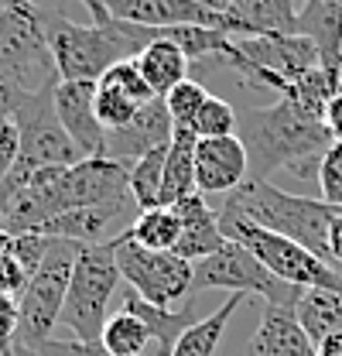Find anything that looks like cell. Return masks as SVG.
<instances>
[{
	"label": "cell",
	"mask_w": 342,
	"mask_h": 356,
	"mask_svg": "<svg viewBox=\"0 0 342 356\" xmlns=\"http://www.w3.org/2000/svg\"><path fill=\"white\" fill-rule=\"evenodd\" d=\"M236 137L247 147L250 178L267 181L270 172H295L318 178V161L332 147V134L322 117L295 106L291 99H274L270 106L243 110Z\"/></svg>",
	"instance_id": "1"
},
{
	"label": "cell",
	"mask_w": 342,
	"mask_h": 356,
	"mask_svg": "<svg viewBox=\"0 0 342 356\" xmlns=\"http://www.w3.org/2000/svg\"><path fill=\"white\" fill-rule=\"evenodd\" d=\"M137 110H140V106H137L130 96H124L117 86L96 83V117H99L103 131H120V127H127Z\"/></svg>",
	"instance_id": "31"
},
{
	"label": "cell",
	"mask_w": 342,
	"mask_h": 356,
	"mask_svg": "<svg viewBox=\"0 0 342 356\" xmlns=\"http://www.w3.org/2000/svg\"><path fill=\"white\" fill-rule=\"evenodd\" d=\"M99 83H106V86H117L124 96H130L137 106H144V103H151V99H161V96H154V89L147 86V79L140 76V69H137V62L127 58V62H117Z\"/></svg>",
	"instance_id": "32"
},
{
	"label": "cell",
	"mask_w": 342,
	"mask_h": 356,
	"mask_svg": "<svg viewBox=\"0 0 342 356\" xmlns=\"http://www.w3.org/2000/svg\"><path fill=\"white\" fill-rule=\"evenodd\" d=\"M120 281L124 277H120V267L113 257V240L79 250L72 277H69V295H65V305H62V318H58L65 329H72V339L99 343L103 325L110 318L106 312H110L113 291H117Z\"/></svg>",
	"instance_id": "6"
},
{
	"label": "cell",
	"mask_w": 342,
	"mask_h": 356,
	"mask_svg": "<svg viewBox=\"0 0 342 356\" xmlns=\"http://www.w3.org/2000/svg\"><path fill=\"white\" fill-rule=\"evenodd\" d=\"M28 281H31V274L21 267V261H17L10 250L0 254V295H14V298H21L24 288H28Z\"/></svg>",
	"instance_id": "36"
},
{
	"label": "cell",
	"mask_w": 342,
	"mask_h": 356,
	"mask_svg": "<svg viewBox=\"0 0 342 356\" xmlns=\"http://www.w3.org/2000/svg\"><path fill=\"white\" fill-rule=\"evenodd\" d=\"M301 329L308 332V339L318 346L322 339L342 332V291L329 288H304L295 305Z\"/></svg>",
	"instance_id": "24"
},
{
	"label": "cell",
	"mask_w": 342,
	"mask_h": 356,
	"mask_svg": "<svg viewBox=\"0 0 342 356\" xmlns=\"http://www.w3.org/2000/svg\"><path fill=\"white\" fill-rule=\"evenodd\" d=\"M17 325H21V305L14 295H0V353L14 356L17 350Z\"/></svg>",
	"instance_id": "35"
},
{
	"label": "cell",
	"mask_w": 342,
	"mask_h": 356,
	"mask_svg": "<svg viewBox=\"0 0 342 356\" xmlns=\"http://www.w3.org/2000/svg\"><path fill=\"white\" fill-rule=\"evenodd\" d=\"M113 257H117V267H120V277L133 288L137 298H144L158 309H171L174 302L192 298L195 264H188L174 254L137 247L127 233H120L113 240Z\"/></svg>",
	"instance_id": "9"
},
{
	"label": "cell",
	"mask_w": 342,
	"mask_h": 356,
	"mask_svg": "<svg viewBox=\"0 0 342 356\" xmlns=\"http://www.w3.org/2000/svg\"><path fill=\"white\" fill-rule=\"evenodd\" d=\"M165 151H168V147L147 151L144 158H137V161L130 165V199H133L137 213H147V209H158V206H161Z\"/></svg>",
	"instance_id": "28"
},
{
	"label": "cell",
	"mask_w": 342,
	"mask_h": 356,
	"mask_svg": "<svg viewBox=\"0 0 342 356\" xmlns=\"http://www.w3.org/2000/svg\"><path fill=\"white\" fill-rule=\"evenodd\" d=\"M329 257L342 270V209L336 213V220L329 222Z\"/></svg>",
	"instance_id": "40"
},
{
	"label": "cell",
	"mask_w": 342,
	"mask_h": 356,
	"mask_svg": "<svg viewBox=\"0 0 342 356\" xmlns=\"http://www.w3.org/2000/svg\"><path fill=\"white\" fill-rule=\"evenodd\" d=\"M133 199H117V202H99V206H79V209H69L55 220H48L38 229L42 236L51 240H72L79 247H96V243H110L117 236H110L120 222L127 220ZM137 209V206H133Z\"/></svg>",
	"instance_id": "16"
},
{
	"label": "cell",
	"mask_w": 342,
	"mask_h": 356,
	"mask_svg": "<svg viewBox=\"0 0 342 356\" xmlns=\"http://www.w3.org/2000/svg\"><path fill=\"white\" fill-rule=\"evenodd\" d=\"M219 229L226 240L247 247L260 264L267 267L274 277L295 284V288H329V291H342V270L325 264L322 257H315L311 250H304L301 243L277 236L256 222L243 220V216H229L219 213Z\"/></svg>",
	"instance_id": "7"
},
{
	"label": "cell",
	"mask_w": 342,
	"mask_h": 356,
	"mask_svg": "<svg viewBox=\"0 0 342 356\" xmlns=\"http://www.w3.org/2000/svg\"><path fill=\"white\" fill-rule=\"evenodd\" d=\"M206 99H209V89L202 86L199 79L188 76L185 83H178V86L165 96V106H168V113H171V124H174L178 131H192V124H195L199 110L206 106Z\"/></svg>",
	"instance_id": "29"
},
{
	"label": "cell",
	"mask_w": 342,
	"mask_h": 356,
	"mask_svg": "<svg viewBox=\"0 0 342 356\" xmlns=\"http://www.w3.org/2000/svg\"><path fill=\"white\" fill-rule=\"evenodd\" d=\"M247 298H250V295L233 291L213 315H206V318H199L192 329H185V336L174 343L171 356H213L215 346H219V339H222V332H226V325H229V318L236 315V309H240Z\"/></svg>",
	"instance_id": "25"
},
{
	"label": "cell",
	"mask_w": 342,
	"mask_h": 356,
	"mask_svg": "<svg viewBox=\"0 0 342 356\" xmlns=\"http://www.w3.org/2000/svg\"><path fill=\"white\" fill-rule=\"evenodd\" d=\"M124 309L144 322V329L151 336V350H147L151 356H171L174 343L185 336V329L195 325V305H192V298H188L185 312H174V309H158V305H151V302H144L137 295H127Z\"/></svg>",
	"instance_id": "21"
},
{
	"label": "cell",
	"mask_w": 342,
	"mask_h": 356,
	"mask_svg": "<svg viewBox=\"0 0 342 356\" xmlns=\"http://www.w3.org/2000/svg\"><path fill=\"white\" fill-rule=\"evenodd\" d=\"M247 356H318V346L308 339L295 312L263 302L260 322L247 343Z\"/></svg>",
	"instance_id": "18"
},
{
	"label": "cell",
	"mask_w": 342,
	"mask_h": 356,
	"mask_svg": "<svg viewBox=\"0 0 342 356\" xmlns=\"http://www.w3.org/2000/svg\"><path fill=\"white\" fill-rule=\"evenodd\" d=\"M233 44L247 62H254L263 72H274L288 83H295L298 76L322 65L318 48L304 35H256V38H233Z\"/></svg>",
	"instance_id": "14"
},
{
	"label": "cell",
	"mask_w": 342,
	"mask_h": 356,
	"mask_svg": "<svg viewBox=\"0 0 342 356\" xmlns=\"http://www.w3.org/2000/svg\"><path fill=\"white\" fill-rule=\"evenodd\" d=\"M10 243H14V236L0 226V254H7V250H10Z\"/></svg>",
	"instance_id": "44"
},
{
	"label": "cell",
	"mask_w": 342,
	"mask_h": 356,
	"mask_svg": "<svg viewBox=\"0 0 342 356\" xmlns=\"http://www.w3.org/2000/svg\"><path fill=\"white\" fill-rule=\"evenodd\" d=\"M7 106H10V92H7V89H0V117L7 113Z\"/></svg>",
	"instance_id": "45"
},
{
	"label": "cell",
	"mask_w": 342,
	"mask_h": 356,
	"mask_svg": "<svg viewBox=\"0 0 342 356\" xmlns=\"http://www.w3.org/2000/svg\"><path fill=\"white\" fill-rule=\"evenodd\" d=\"M318 356H342V332L322 339V343H318Z\"/></svg>",
	"instance_id": "42"
},
{
	"label": "cell",
	"mask_w": 342,
	"mask_h": 356,
	"mask_svg": "<svg viewBox=\"0 0 342 356\" xmlns=\"http://www.w3.org/2000/svg\"><path fill=\"white\" fill-rule=\"evenodd\" d=\"M51 106L83 158H99L106 131L96 117V83H58L51 92Z\"/></svg>",
	"instance_id": "15"
},
{
	"label": "cell",
	"mask_w": 342,
	"mask_h": 356,
	"mask_svg": "<svg viewBox=\"0 0 342 356\" xmlns=\"http://www.w3.org/2000/svg\"><path fill=\"white\" fill-rule=\"evenodd\" d=\"M318 192H322V202L342 209V144L332 140V147L322 154L318 161Z\"/></svg>",
	"instance_id": "33"
},
{
	"label": "cell",
	"mask_w": 342,
	"mask_h": 356,
	"mask_svg": "<svg viewBox=\"0 0 342 356\" xmlns=\"http://www.w3.org/2000/svg\"><path fill=\"white\" fill-rule=\"evenodd\" d=\"M99 343L110 356H147V350H151V336H147L144 322L137 315H130L127 309L106 318Z\"/></svg>",
	"instance_id": "27"
},
{
	"label": "cell",
	"mask_w": 342,
	"mask_h": 356,
	"mask_svg": "<svg viewBox=\"0 0 342 356\" xmlns=\"http://www.w3.org/2000/svg\"><path fill=\"white\" fill-rule=\"evenodd\" d=\"M38 356H110L103 343H79V339H48Z\"/></svg>",
	"instance_id": "38"
},
{
	"label": "cell",
	"mask_w": 342,
	"mask_h": 356,
	"mask_svg": "<svg viewBox=\"0 0 342 356\" xmlns=\"http://www.w3.org/2000/svg\"><path fill=\"white\" fill-rule=\"evenodd\" d=\"M0 356H3V353H0Z\"/></svg>",
	"instance_id": "46"
},
{
	"label": "cell",
	"mask_w": 342,
	"mask_h": 356,
	"mask_svg": "<svg viewBox=\"0 0 342 356\" xmlns=\"http://www.w3.org/2000/svg\"><path fill=\"white\" fill-rule=\"evenodd\" d=\"M137 69H140V76L147 79V86L154 89V96H168L171 89L178 86V83H185L188 79V58H185V51L178 48V44L171 42V38H158V42H151L137 58Z\"/></svg>",
	"instance_id": "23"
},
{
	"label": "cell",
	"mask_w": 342,
	"mask_h": 356,
	"mask_svg": "<svg viewBox=\"0 0 342 356\" xmlns=\"http://www.w3.org/2000/svg\"><path fill=\"white\" fill-rule=\"evenodd\" d=\"M219 213L243 216V220L256 222V226H263L277 236H288V240L301 243L304 250H311L315 257H322L325 264H332V257H329V222L336 220L339 209L322 202V199L295 195V192H284L270 181L247 178L240 188H233L226 195Z\"/></svg>",
	"instance_id": "3"
},
{
	"label": "cell",
	"mask_w": 342,
	"mask_h": 356,
	"mask_svg": "<svg viewBox=\"0 0 342 356\" xmlns=\"http://www.w3.org/2000/svg\"><path fill=\"white\" fill-rule=\"evenodd\" d=\"M174 124H171V113L165 106V99H151L144 103L133 120L120 131H106L103 137V158L110 161H120V165H133L137 158H144L147 151H158V147H168Z\"/></svg>",
	"instance_id": "13"
},
{
	"label": "cell",
	"mask_w": 342,
	"mask_h": 356,
	"mask_svg": "<svg viewBox=\"0 0 342 356\" xmlns=\"http://www.w3.org/2000/svg\"><path fill=\"white\" fill-rule=\"evenodd\" d=\"M195 144L199 137L192 131L171 134L165 151V172H161V206H174L188 195H195Z\"/></svg>",
	"instance_id": "22"
},
{
	"label": "cell",
	"mask_w": 342,
	"mask_h": 356,
	"mask_svg": "<svg viewBox=\"0 0 342 356\" xmlns=\"http://www.w3.org/2000/svg\"><path fill=\"white\" fill-rule=\"evenodd\" d=\"M79 250L83 247L72 243V240H51L48 236V254H44L42 267L31 274L24 295L17 298L21 325H17L14 356H38V350L51 339V329L62 318V305H65V295H69V277H72Z\"/></svg>",
	"instance_id": "5"
},
{
	"label": "cell",
	"mask_w": 342,
	"mask_h": 356,
	"mask_svg": "<svg viewBox=\"0 0 342 356\" xmlns=\"http://www.w3.org/2000/svg\"><path fill=\"white\" fill-rule=\"evenodd\" d=\"M206 3H209V7H213L215 14H226V10H229V7H233V3H236V0H206Z\"/></svg>",
	"instance_id": "43"
},
{
	"label": "cell",
	"mask_w": 342,
	"mask_h": 356,
	"mask_svg": "<svg viewBox=\"0 0 342 356\" xmlns=\"http://www.w3.org/2000/svg\"><path fill=\"white\" fill-rule=\"evenodd\" d=\"M325 127H329V134H332V140L336 144H342V89L329 99V106H325Z\"/></svg>",
	"instance_id": "39"
},
{
	"label": "cell",
	"mask_w": 342,
	"mask_h": 356,
	"mask_svg": "<svg viewBox=\"0 0 342 356\" xmlns=\"http://www.w3.org/2000/svg\"><path fill=\"white\" fill-rule=\"evenodd\" d=\"M7 113L14 117L17 134H21V147H17V161L14 168H44V165H79L83 151L72 144V137L55 117L51 106V92L44 96H24V92H10V106Z\"/></svg>",
	"instance_id": "10"
},
{
	"label": "cell",
	"mask_w": 342,
	"mask_h": 356,
	"mask_svg": "<svg viewBox=\"0 0 342 356\" xmlns=\"http://www.w3.org/2000/svg\"><path fill=\"white\" fill-rule=\"evenodd\" d=\"M124 233H127L137 247H147V250H161V254H171V250H174V243H178L181 222H178V213H174L171 206H158V209L137 213V220L130 222Z\"/></svg>",
	"instance_id": "26"
},
{
	"label": "cell",
	"mask_w": 342,
	"mask_h": 356,
	"mask_svg": "<svg viewBox=\"0 0 342 356\" xmlns=\"http://www.w3.org/2000/svg\"><path fill=\"white\" fill-rule=\"evenodd\" d=\"M209 288H226L229 295H233V291L256 295V298H263L267 305L291 309V312H295L301 291H304V288H295V284L274 277L247 247H240V243H233V240H226L213 257H206V261L195 264L192 298L202 295V291H209Z\"/></svg>",
	"instance_id": "8"
},
{
	"label": "cell",
	"mask_w": 342,
	"mask_h": 356,
	"mask_svg": "<svg viewBox=\"0 0 342 356\" xmlns=\"http://www.w3.org/2000/svg\"><path fill=\"white\" fill-rule=\"evenodd\" d=\"M86 10H89V17H92V24H103V21H110V14H106V3L103 0H79Z\"/></svg>",
	"instance_id": "41"
},
{
	"label": "cell",
	"mask_w": 342,
	"mask_h": 356,
	"mask_svg": "<svg viewBox=\"0 0 342 356\" xmlns=\"http://www.w3.org/2000/svg\"><path fill=\"white\" fill-rule=\"evenodd\" d=\"M17 147H21V134H17V124L10 113L0 117V181L10 175L14 161H17Z\"/></svg>",
	"instance_id": "37"
},
{
	"label": "cell",
	"mask_w": 342,
	"mask_h": 356,
	"mask_svg": "<svg viewBox=\"0 0 342 356\" xmlns=\"http://www.w3.org/2000/svg\"><path fill=\"white\" fill-rule=\"evenodd\" d=\"M229 38H256V35H295L298 7L295 0H236L226 14Z\"/></svg>",
	"instance_id": "19"
},
{
	"label": "cell",
	"mask_w": 342,
	"mask_h": 356,
	"mask_svg": "<svg viewBox=\"0 0 342 356\" xmlns=\"http://www.w3.org/2000/svg\"><path fill=\"white\" fill-rule=\"evenodd\" d=\"M106 14L127 24H140V28H215L226 35V17L215 14L206 0H103Z\"/></svg>",
	"instance_id": "11"
},
{
	"label": "cell",
	"mask_w": 342,
	"mask_h": 356,
	"mask_svg": "<svg viewBox=\"0 0 342 356\" xmlns=\"http://www.w3.org/2000/svg\"><path fill=\"white\" fill-rule=\"evenodd\" d=\"M236 127H240L236 106H233L229 99L209 92L206 106L199 110V117H195V124H192V134H195V137H233Z\"/></svg>",
	"instance_id": "30"
},
{
	"label": "cell",
	"mask_w": 342,
	"mask_h": 356,
	"mask_svg": "<svg viewBox=\"0 0 342 356\" xmlns=\"http://www.w3.org/2000/svg\"><path fill=\"white\" fill-rule=\"evenodd\" d=\"M178 213V222H181V233H178V243H174V257L188 261V264H199L206 257H213L215 250L226 243L222 229H219V213H213L209 199L206 195H188L181 202L171 206Z\"/></svg>",
	"instance_id": "17"
},
{
	"label": "cell",
	"mask_w": 342,
	"mask_h": 356,
	"mask_svg": "<svg viewBox=\"0 0 342 356\" xmlns=\"http://www.w3.org/2000/svg\"><path fill=\"white\" fill-rule=\"evenodd\" d=\"M250 178V158L243 140L233 137H199L195 144V192L215 195V192H233Z\"/></svg>",
	"instance_id": "12"
},
{
	"label": "cell",
	"mask_w": 342,
	"mask_h": 356,
	"mask_svg": "<svg viewBox=\"0 0 342 356\" xmlns=\"http://www.w3.org/2000/svg\"><path fill=\"white\" fill-rule=\"evenodd\" d=\"M58 65L48 44V14L35 0H7L0 7V89L44 96L55 92Z\"/></svg>",
	"instance_id": "4"
},
{
	"label": "cell",
	"mask_w": 342,
	"mask_h": 356,
	"mask_svg": "<svg viewBox=\"0 0 342 356\" xmlns=\"http://www.w3.org/2000/svg\"><path fill=\"white\" fill-rule=\"evenodd\" d=\"M165 31L140 28L127 21H103V24H76L69 17H48V44L58 65L62 83H99L117 62L137 58L151 42Z\"/></svg>",
	"instance_id": "2"
},
{
	"label": "cell",
	"mask_w": 342,
	"mask_h": 356,
	"mask_svg": "<svg viewBox=\"0 0 342 356\" xmlns=\"http://www.w3.org/2000/svg\"><path fill=\"white\" fill-rule=\"evenodd\" d=\"M295 35H304L318 48L322 69L342 72V0H304Z\"/></svg>",
	"instance_id": "20"
},
{
	"label": "cell",
	"mask_w": 342,
	"mask_h": 356,
	"mask_svg": "<svg viewBox=\"0 0 342 356\" xmlns=\"http://www.w3.org/2000/svg\"><path fill=\"white\" fill-rule=\"evenodd\" d=\"M10 254L21 261V267H24L28 274H35V270L42 267L44 254H48V236H42V233H21V236H14Z\"/></svg>",
	"instance_id": "34"
}]
</instances>
